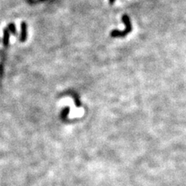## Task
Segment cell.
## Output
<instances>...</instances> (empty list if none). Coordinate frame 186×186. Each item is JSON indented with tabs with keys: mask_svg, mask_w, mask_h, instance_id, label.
<instances>
[{
	"mask_svg": "<svg viewBox=\"0 0 186 186\" xmlns=\"http://www.w3.org/2000/svg\"><path fill=\"white\" fill-rule=\"evenodd\" d=\"M27 26L25 22L21 23V35H20V42H25L27 40Z\"/></svg>",
	"mask_w": 186,
	"mask_h": 186,
	"instance_id": "cell-2",
	"label": "cell"
},
{
	"mask_svg": "<svg viewBox=\"0 0 186 186\" xmlns=\"http://www.w3.org/2000/svg\"><path fill=\"white\" fill-rule=\"evenodd\" d=\"M3 44H4L5 46H7L9 45V30L5 29L4 30V33H3Z\"/></svg>",
	"mask_w": 186,
	"mask_h": 186,
	"instance_id": "cell-3",
	"label": "cell"
},
{
	"mask_svg": "<svg viewBox=\"0 0 186 186\" xmlns=\"http://www.w3.org/2000/svg\"><path fill=\"white\" fill-rule=\"evenodd\" d=\"M122 21L124 23V24L126 25V29L123 31L117 30H113L110 33V36L113 37H125L129 33H130L132 30V25H131L130 17L127 15H123L122 16Z\"/></svg>",
	"mask_w": 186,
	"mask_h": 186,
	"instance_id": "cell-1",
	"label": "cell"
},
{
	"mask_svg": "<svg viewBox=\"0 0 186 186\" xmlns=\"http://www.w3.org/2000/svg\"><path fill=\"white\" fill-rule=\"evenodd\" d=\"M115 1L116 0H109V4H113V3H114V2H115Z\"/></svg>",
	"mask_w": 186,
	"mask_h": 186,
	"instance_id": "cell-5",
	"label": "cell"
},
{
	"mask_svg": "<svg viewBox=\"0 0 186 186\" xmlns=\"http://www.w3.org/2000/svg\"><path fill=\"white\" fill-rule=\"evenodd\" d=\"M8 30H9L13 34H14V35L16 34V27L14 23H9V24L8 25Z\"/></svg>",
	"mask_w": 186,
	"mask_h": 186,
	"instance_id": "cell-4",
	"label": "cell"
}]
</instances>
